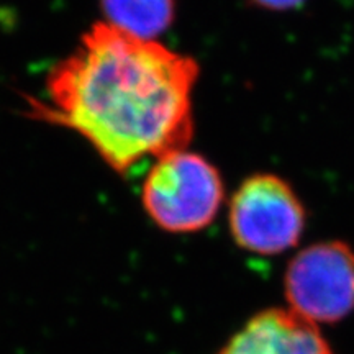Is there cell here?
Here are the masks:
<instances>
[{
    "instance_id": "1",
    "label": "cell",
    "mask_w": 354,
    "mask_h": 354,
    "mask_svg": "<svg viewBox=\"0 0 354 354\" xmlns=\"http://www.w3.org/2000/svg\"><path fill=\"white\" fill-rule=\"evenodd\" d=\"M197 79L194 57L99 21L48 73L46 97L26 99L28 115L79 133L127 174L146 158L187 148Z\"/></svg>"
},
{
    "instance_id": "2",
    "label": "cell",
    "mask_w": 354,
    "mask_h": 354,
    "mask_svg": "<svg viewBox=\"0 0 354 354\" xmlns=\"http://www.w3.org/2000/svg\"><path fill=\"white\" fill-rule=\"evenodd\" d=\"M225 201L220 171L202 154L185 149L154 159L141 189V202L167 233H196L218 215Z\"/></svg>"
},
{
    "instance_id": "3",
    "label": "cell",
    "mask_w": 354,
    "mask_h": 354,
    "mask_svg": "<svg viewBox=\"0 0 354 354\" xmlns=\"http://www.w3.org/2000/svg\"><path fill=\"white\" fill-rule=\"evenodd\" d=\"M305 223L307 212L297 192L271 172L246 177L230 201V233L250 253L274 256L297 246Z\"/></svg>"
},
{
    "instance_id": "4",
    "label": "cell",
    "mask_w": 354,
    "mask_h": 354,
    "mask_svg": "<svg viewBox=\"0 0 354 354\" xmlns=\"http://www.w3.org/2000/svg\"><path fill=\"white\" fill-rule=\"evenodd\" d=\"M289 308L312 323H336L354 312V251L344 241L307 246L284 277Z\"/></svg>"
},
{
    "instance_id": "5",
    "label": "cell",
    "mask_w": 354,
    "mask_h": 354,
    "mask_svg": "<svg viewBox=\"0 0 354 354\" xmlns=\"http://www.w3.org/2000/svg\"><path fill=\"white\" fill-rule=\"evenodd\" d=\"M218 354H335L315 323L290 308H269L250 318Z\"/></svg>"
},
{
    "instance_id": "6",
    "label": "cell",
    "mask_w": 354,
    "mask_h": 354,
    "mask_svg": "<svg viewBox=\"0 0 354 354\" xmlns=\"http://www.w3.org/2000/svg\"><path fill=\"white\" fill-rule=\"evenodd\" d=\"M107 24L143 39H156L172 25L176 0H100Z\"/></svg>"
},
{
    "instance_id": "7",
    "label": "cell",
    "mask_w": 354,
    "mask_h": 354,
    "mask_svg": "<svg viewBox=\"0 0 354 354\" xmlns=\"http://www.w3.org/2000/svg\"><path fill=\"white\" fill-rule=\"evenodd\" d=\"M253 2L269 10H286V8L297 6L300 0H253Z\"/></svg>"
}]
</instances>
